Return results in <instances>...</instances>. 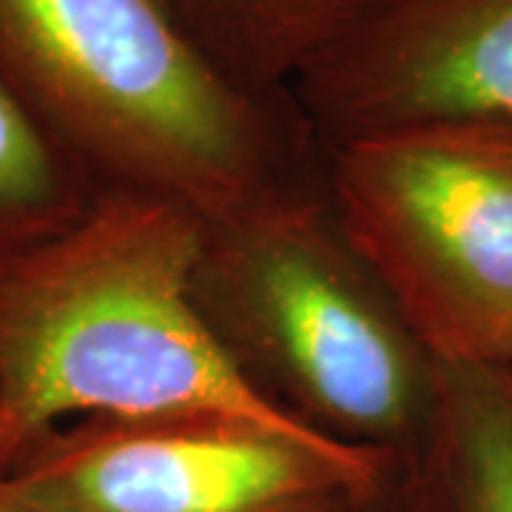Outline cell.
Here are the masks:
<instances>
[{"label": "cell", "instance_id": "obj_1", "mask_svg": "<svg viewBox=\"0 0 512 512\" xmlns=\"http://www.w3.org/2000/svg\"><path fill=\"white\" fill-rule=\"evenodd\" d=\"M0 72L100 191L225 220L325 177L293 92H259L168 0H0Z\"/></svg>", "mask_w": 512, "mask_h": 512}, {"label": "cell", "instance_id": "obj_2", "mask_svg": "<svg viewBox=\"0 0 512 512\" xmlns=\"http://www.w3.org/2000/svg\"><path fill=\"white\" fill-rule=\"evenodd\" d=\"M200 228L180 205L100 191L83 220L0 271V476L86 416L291 421L242 384L202 325L191 299Z\"/></svg>", "mask_w": 512, "mask_h": 512}, {"label": "cell", "instance_id": "obj_3", "mask_svg": "<svg viewBox=\"0 0 512 512\" xmlns=\"http://www.w3.org/2000/svg\"><path fill=\"white\" fill-rule=\"evenodd\" d=\"M191 299L256 399L322 439L396 453L433 416L439 362L350 239L328 177L202 222Z\"/></svg>", "mask_w": 512, "mask_h": 512}, {"label": "cell", "instance_id": "obj_4", "mask_svg": "<svg viewBox=\"0 0 512 512\" xmlns=\"http://www.w3.org/2000/svg\"><path fill=\"white\" fill-rule=\"evenodd\" d=\"M330 200L441 365L512 339V114L384 128L325 151Z\"/></svg>", "mask_w": 512, "mask_h": 512}, {"label": "cell", "instance_id": "obj_5", "mask_svg": "<svg viewBox=\"0 0 512 512\" xmlns=\"http://www.w3.org/2000/svg\"><path fill=\"white\" fill-rule=\"evenodd\" d=\"M382 453L222 410L86 416L0 476L37 512H285L365 487Z\"/></svg>", "mask_w": 512, "mask_h": 512}, {"label": "cell", "instance_id": "obj_6", "mask_svg": "<svg viewBox=\"0 0 512 512\" xmlns=\"http://www.w3.org/2000/svg\"><path fill=\"white\" fill-rule=\"evenodd\" d=\"M291 92L325 151L421 120L512 114V0H390Z\"/></svg>", "mask_w": 512, "mask_h": 512}, {"label": "cell", "instance_id": "obj_7", "mask_svg": "<svg viewBox=\"0 0 512 512\" xmlns=\"http://www.w3.org/2000/svg\"><path fill=\"white\" fill-rule=\"evenodd\" d=\"M350 512H512V382L493 365H441L421 436L382 453Z\"/></svg>", "mask_w": 512, "mask_h": 512}, {"label": "cell", "instance_id": "obj_8", "mask_svg": "<svg viewBox=\"0 0 512 512\" xmlns=\"http://www.w3.org/2000/svg\"><path fill=\"white\" fill-rule=\"evenodd\" d=\"M245 86L291 92L299 74L390 0H168Z\"/></svg>", "mask_w": 512, "mask_h": 512}, {"label": "cell", "instance_id": "obj_9", "mask_svg": "<svg viewBox=\"0 0 512 512\" xmlns=\"http://www.w3.org/2000/svg\"><path fill=\"white\" fill-rule=\"evenodd\" d=\"M100 188L0 72V271L69 231Z\"/></svg>", "mask_w": 512, "mask_h": 512}, {"label": "cell", "instance_id": "obj_10", "mask_svg": "<svg viewBox=\"0 0 512 512\" xmlns=\"http://www.w3.org/2000/svg\"><path fill=\"white\" fill-rule=\"evenodd\" d=\"M285 512H350V495H336V498H322L302 507H293Z\"/></svg>", "mask_w": 512, "mask_h": 512}, {"label": "cell", "instance_id": "obj_11", "mask_svg": "<svg viewBox=\"0 0 512 512\" xmlns=\"http://www.w3.org/2000/svg\"><path fill=\"white\" fill-rule=\"evenodd\" d=\"M0 512H37V510H29V507H23V504H18V501H12V498L0 495Z\"/></svg>", "mask_w": 512, "mask_h": 512}, {"label": "cell", "instance_id": "obj_12", "mask_svg": "<svg viewBox=\"0 0 512 512\" xmlns=\"http://www.w3.org/2000/svg\"><path fill=\"white\" fill-rule=\"evenodd\" d=\"M501 370L510 376V382H512V339H510V345H507V353H504V359H501Z\"/></svg>", "mask_w": 512, "mask_h": 512}]
</instances>
